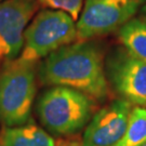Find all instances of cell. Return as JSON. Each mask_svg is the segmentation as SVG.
Segmentation results:
<instances>
[{
	"label": "cell",
	"mask_w": 146,
	"mask_h": 146,
	"mask_svg": "<svg viewBox=\"0 0 146 146\" xmlns=\"http://www.w3.org/2000/svg\"><path fill=\"white\" fill-rule=\"evenodd\" d=\"M40 79L44 84L70 88L92 100L110 95L104 55L95 42H75L50 54L40 68Z\"/></svg>",
	"instance_id": "cell-1"
},
{
	"label": "cell",
	"mask_w": 146,
	"mask_h": 146,
	"mask_svg": "<svg viewBox=\"0 0 146 146\" xmlns=\"http://www.w3.org/2000/svg\"><path fill=\"white\" fill-rule=\"evenodd\" d=\"M37 91L36 63L17 58L0 68V122L5 127L26 125Z\"/></svg>",
	"instance_id": "cell-2"
},
{
	"label": "cell",
	"mask_w": 146,
	"mask_h": 146,
	"mask_svg": "<svg viewBox=\"0 0 146 146\" xmlns=\"http://www.w3.org/2000/svg\"><path fill=\"white\" fill-rule=\"evenodd\" d=\"M91 98L66 87L54 86L42 94L37 104L39 120L55 135H72L92 118Z\"/></svg>",
	"instance_id": "cell-3"
},
{
	"label": "cell",
	"mask_w": 146,
	"mask_h": 146,
	"mask_svg": "<svg viewBox=\"0 0 146 146\" xmlns=\"http://www.w3.org/2000/svg\"><path fill=\"white\" fill-rule=\"evenodd\" d=\"M77 28L73 17L64 11L43 9L24 33L20 58L37 63L58 49L76 42Z\"/></svg>",
	"instance_id": "cell-4"
},
{
	"label": "cell",
	"mask_w": 146,
	"mask_h": 146,
	"mask_svg": "<svg viewBox=\"0 0 146 146\" xmlns=\"http://www.w3.org/2000/svg\"><path fill=\"white\" fill-rule=\"evenodd\" d=\"M143 2L144 0H84L76 22V42L89 41L122 27Z\"/></svg>",
	"instance_id": "cell-5"
},
{
	"label": "cell",
	"mask_w": 146,
	"mask_h": 146,
	"mask_svg": "<svg viewBox=\"0 0 146 146\" xmlns=\"http://www.w3.org/2000/svg\"><path fill=\"white\" fill-rule=\"evenodd\" d=\"M38 0L0 2V62L16 58L24 46V33L39 8Z\"/></svg>",
	"instance_id": "cell-6"
},
{
	"label": "cell",
	"mask_w": 146,
	"mask_h": 146,
	"mask_svg": "<svg viewBox=\"0 0 146 146\" xmlns=\"http://www.w3.org/2000/svg\"><path fill=\"white\" fill-rule=\"evenodd\" d=\"M131 103L117 100L100 110L89 121L81 146H115L125 135L129 123Z\"/></svg>",
	"instance_id": "cell-7"
},
{
	"label": "cell",
	"mask_w": 146,
	"mask_h": 146,
	"mask_svg": "<svg viewBox=\"0 0 146 146\" xmlns=\"http://www.w3.org/2000/svg\"><path fill=\"white\" fill-rule=\"evenodd\" d=\"M110 78L125 101L146 105V62L130 53H121L110 63Z\"/></svg>",
	"instance_id": "cell-8"
},
{
	"label": "cell",
	"mask_w": 146,
	"mask_h": 146,
	"mask_svg": "<svg viewBox=\"0 0 146 146\" xmlns=\"http://www.w3.org/2000/svg\"><path fill=\"white\" fill-rule=\"evenodd\" d=\"M0 146H56L52 136L36 125L5 127L0 133Z\"/></svg>",
	"instance_id": "cell-9"
},
{
	"label": "cell",
	"mask_w": 146,
	"mask_h": 146,
	"mask_svg": "<svg viewBox=\"0 0 146 146\" xmlns=\"http://www.w3.org/2000/svg\"><path fill=\"white\" fill-rule=\"evenodd\" d=\"M119 40L128 52L146 62V21L130 20L121 27Z\"/></svg>",
	"instance_id": "cell-10"
},
{
	"label": "cell",
	"mask_w": 146,
	"mask_h": 146,
	"mask_svg": "<svg viewBox=\"0 0 146 146\" xmlns=\"http://www.w3.org/2000/svg\"><path fill=\"white\" fill-rule=\"evenodd\" d=\"M146 141V110L134 107L131 110L125 135L115 146H140Z\"/></svg>",
	"instance_id": "cell-11"
},
{
	"label": "cell",
	"mask_w": 146,
	"mask_h": 146,
	"mask_svg": "<svg viewBox=\"0 0 146 146\" xmlns=\"http://www.w3.org/2000/svg\"><path fill=\"white\" fill-rule=\"evenodd\" d=\"M39 5L43 9L64 11L73 17L75 22L78 21L84 0H38Z\"/></svg>",
	"instance_id": "cell-12"
},
{
	"label": "cell",
	"mask_w": 146,
	"mask_h": 146,
	"mask_svg": "<svg viewBox=\"0 0 146 146\" xmlns=\"http://www.w3.org/2000/svg\"><path fill=\"white\" fill-rule=\"evenodd\" d=\"M140 146H146V141L144 142V143H143V144H142V145H140Z\"/></svg>",
	"instance_id": "cell-13"
},
{
	"label": "cell",
	"mask_w": 146,
	"mask_h": 146,
	"mask_svg": "<svg viewBox=\"0 0 146 146\" xmlns=\"http://www.w3.org/2000/svg\"><path fill=\"white\" fill-rule=\"evenodd\" d=\"M145 13H146V7H145ZM145 21H146V20H145Z\"/></svg>",
	"instance_id": "cell-14"
},
{
	"label": "cell",
	"mask_w": 146,
	"mask_h": 146,
	"mask_svg": "<svg viewBox=\"0 0 146 146\" xmlns=\"http://www.w3.org/2000/svg\"><path fill=\"white\" fill-rule=\"evenodd\" d=\"M0 1H2V0H0Z\"/></svg>",
	"instance_id": "cell-15"
}]
</instances>
